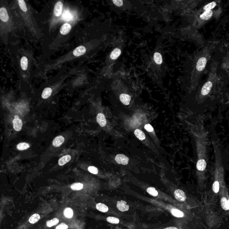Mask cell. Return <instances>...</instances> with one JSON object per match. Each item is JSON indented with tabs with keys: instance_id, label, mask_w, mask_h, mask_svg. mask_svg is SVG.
Segmentation results:
<instances>
[{
	"instance_id": "4",
	"label": "cell",
	"mask_w": 229,
	"mask_h": 229,
	"mask_svg": "<svg viewBox=\"0 0 229 229\" xmlns=\"http://www.w3.org/2000/svg\"><path fill=\"white\" fill-rule=\"evenodd\" d=\"M222 12L221 8L205 12L195 17V23L198 28H200L205 24L208 21L213 18H218Z\"/></svg>"
},
{
	"instance_id": "18",
	"label": "cell",
	"mask_w": 229,
	"mask_h": 229,
	"mask_svg": "<svg viewBox=\"0 0 229 229\" xmlns=\"http://www.w3.org/2000/svg\"><path fill=\"white\" fill-rule=\"evenodd\" d=\"M71 156H70L69 155H66L59 159V161H58V164L60 166H63L64 164H66L69 162L71 160Z\"/></svg>"
},
{
	"instance_id": "35",
	"label": "cell",
	"mask_w": 229,
	"mask_h": 229,
	"mask_svg": "<svg viewBox=\"0 0 229 229\" xmlns=\"http://www.w3.org/2000/svg\"><path fill=\"white\" fill-rule=\"evenodd\" d=\"M88 170L92 174L95 175L98 174V169L96 167H94V166H90L88 167Z\"/></svg>"
},
{
	"instance_id": "5",
	"label": "cell",
	"mask_w": 229,
	"mask_h": 229,
	"mask_svg": "<svg viewBox=\"0 0 229 229\" xmlns=\"http://www.w3.org/2000/svg\"><path fill=\"white\" fill-rule=\"evenodd\" d=\"M220 2V1H213L205 5L204 6L201 7V8L199 9L195 12V17L199 15L200 14H202V13H203L205 12L213 10L218 5Z\"/></svg>"
},
{
	"instance_id": "26",
	"label": "cell",
	"mask_w": 229,
	"mask_h": 229,
	"mask_svg": "<svg viewBox=\"0 0 229 229\" xmlns=\"http://www.w3.org/2000/svg\"><path fill=\"white\" fill-rule=\"evenodd\" d=\"M21 66L23 71L27 70L28 67V60L26 56H23L21 60Z\"/></svg>"
},
{
	"instance_id": "38",
	"label": "cell",
	"mask_w": 229,
	"mask_h": 229,
	"mask_svg": "<svg viewBox=\"0 0 229 229\" xmlns=\"http://www.w3.org/2000/svg\"><path fill=\"white\" fill-rule=\"evenodd\" d=\"M114 4L117 6H121L123 5V1L122 0H113Z\"/></svg>"
},
{
	"instance_id": "2",
	"label": "cell",
	"mask_w": 229,
	"mask_h": 229,
	"mask_svg": "<svg viewBox=\"0 0 229 229\" xmlns=\"http://www.w3.org/2000/svg\"><path fill=\"white\" fill-rule=\"evenodd\" d=\"M214 45L208 44L199 52L195 56L192 76V87L195 88L198 83L200 77L204 71L211 57Z\"/></svg>"
},
{
	"instance_id": "10",
	"label": "cell",
	"mask_w": 229,
	"mask_h": 229,
	"mask_svg": "<svg viewBox=\"0 0 229 229\" xmlns=\"http://www.w3.org/2000/svg\"><path fill=\"white\" fill-rule=\"evenodd\" d=\"M63 5L61 1H58L55 5L54 7V13L56 17H59L62 13Z\"/></svg>"
},
{
	"instance_id": "36",
	"label": "cell",
	"mask_w": 229,
	"mask_h": 229,
	"mask_svg": "<svg viewBox=\"0 0 229 229\" xmlns=\"http://www.w3.org/2000/svg\"><path fill=\"white\" fill-rule=\"evenodd\" d=\"M145 128L147 131L149 132H152L154 131V128L150 124H146L145 125Z\"/></svg>"
},
{
	"instance_id": "30",
	"label": "cell",
	"mask_w": 229,
	"mask_h": 229,
	"mask_svg": "<svg viewBox=\"0 0 229 229\" xmlns=\"http://www.w3.org/2000/svg\"><path fill=\"white\" fill-rule=\"evenodd\" d=\"M64 216L66 218H71L73 216V210L71 208H67L65 209L64 212Z\"/></svg>"
},
{
	"instance_id": "1",
	"label": "cell",
	"mask_w": 229,
	"mask_h": 229,
	"mask_svg": "<svg viewBox=\"0 0 229 229\" xmlns=\"http://www.w3.org/2000/svg\"><path fill=\"white\" fill-rule=\"evenodd\" d=\"M195 127L194 135L197 154L196 168L199 183L201 184L205 179L208 163V138L203 122L199 119Z\"/></svg>"
},
{
	"instance_id": "23",
	"label": "cell",
	"mask_w": 229,
	"mask_h": 229,
	"mask_svg": "<svg viewBox=\"0 0 229 229\" xmlns=\"http://www.w3.org/2000/svg\"><path fill=\"white\" fill-rule=\"evenodd\" d=\"M96 209L103 213H106L108 211V207L103 203H98L96 206Z\"/></svg>"
},
{
	"instance_id": "33",
	"label": "cell",
	"mask_w": 229,
	"mask_h": 229,
	"mask_svg": "<svg viewBox=\"0 0 229 229\" xmlns=\"http://www.w3.org/2000/svg\"><path fill=\"white\" fill-rule=\"evenodd\" d=\"M107 220L109 223L112 224H117L120 222L119 219L118 218L113 217H108L107 218Z\"/></svg>"
},
{
	"instance_id": "14",
	"label": "cell",
	"mask_w": 229,
	"mask_h": 229,
	"mask_svg": "<svg viewBox=\"0 0 229 229\" xmlns=\"http://www.w3.org/2000/svg\"><path fill=\"white\" fill-rule=\"evenodd\" d=\"M97 122L98 123L100 126L104 127L107 124V120L103 114L102 113H99L98 114L96 118Z\"/></svg>"
},
{
	"instance_id": "27",
	"label": "cell",
	"mask_w": 229,
	"mask_h": 229,
	"mask_svg": "<svg viewBox=\"0 0 229 229\" xmlns=\"http://www.w3.org/2000/svg\"><path fill=\"white\" fill-rule=\"evenodd\" d=\"M154 60L156 63L158 64H160L163 62V59H162V55L160 53L158 52H156L154 54Z\"/></svg>"
},
{
	"instance_id": "34",
	"label": "cell",
	"mask_w": 229,
	"mask_h": 229,
	"mask_svg": "<svg viewBox=\"0 0 229 229\" xmlns=\"http://www.w3.org/2000/svg\"><path fill=\"white\" fill-rule=\"evenodd\" d=\"M18 2L21 9L24 12H27L28 9H27V5L26 4L24 1L19 0V1H18Z\"/></svg>"
},
{
	"instance_id": "28",
	"label": "cell",
	"mask_w": 229,
	"mask_h": 229,
	"mask_svg": "<svg viewBox=\"0 0 229 229\" xmlns=\"http://www.w3.org/2000/svg\"><path fill=\"white\" fill-rule=\"evenodd\" d=\"M83 187V184L80 183H76L71 185V188L73 190L78 191L82 189Z\"/></svg>"
},
{
	"instance_id": "12",
	"label": "cell",
	"mask_w": 229,
	"mask_h": 229,
	"mask_svg": "<svg viewBox=\"0 0 229 229\" xmlns=\"http://www.w3.org/2000/svg\"><path fill=\"white\" fill-rule=\"evenodd\" d=\"M86 52V49L85 47L83 46H80L74 50L73 54L74 56L77 57L83 55Z\"/></svg>"
},
{
	"instance_id": "3",
	"label": "cell",
	"mask_w": 229,
	"mask_h": 229,
	"mask_svg": "<svg viewBox=\"0 0 229 229\" xmlns=\"http://www.w3.org/2000/svg\"><path fill=\"white\" fill-rule=\"evenodd\" d=\"M218 64L214 62L211 64L208 77L206 82L199 91L198 98L199 102L204 101L211 95L214 89H215L218 83L219 77L217 73Z\"/></svg>"
},
{
	"instance_id": "8",
	"label": "cell",
	"mask_w": 229,
	"mask_h": 229,
	"mask_svg": "<svg viewBox=\"0 0 229 229\" xmlns=\"http://www.w3.org/2000/svg\"><path fill=\"white\" fill-rule=\"evenodd\" d=\"M175 197L179 201H184L186 199V195L183 191L177 189L175 191Z\"/></svg>"
},
{
	"instance_id": "22",
	"label": "cell",
	"mask_w": 229,
	"mask_h": 229,
	"mask_svg": "<svg viewBox=\"0 0 229 229\" xmlns=\"http://www.w3.org/2000/svg\"><path fill=\"white\" fill-rule=\"evenodd\" d=\"M52 93V89L48 87L44 89L42 94V97L44 99H47L49 98Z\"/></svg>"
},
{
	"instance_id": "16",
	"label": "cell",
	"mask_w": 229,
	"mask_h": 229,
	"mask_svg": "<svg viewBox=\"0 0 229 229\" xmlns=\"http://www.w3.org/2000/svg\"><path fill=\"white\" fill-rule=\"evenodd\" d=\"M222 68L229 75V52L224 58L223 63L222 64Z\"/></svg>"
},
{
	"instance_id": "9",
	"label": "cell",
	"mask_w": 229,
	"mask_h": 229,
	"mask_svg": "<svg viewBox=\"0 0 229 229\" xmlns=\"http://www.w3.org/2000/svg\"><path fill=\"white\" fill-rule=\"evenodd\" d=\"M116 206H117L118 210L121 212H125V211H128L129 208V206L127 205L126 202L123 201V200L118 201Z\"/></svg>"
},
{
	"instance_id": "11",
	"label": "cell",
	"mask_w": 229,
	"mask_h": 229,
	"mask_svg": "<svg viewBox=\"0 0 229 229\" xmlns=\"http://www.w3.org/2000/svg\"><path fill=\"white\" fill-rule=\"evenodd\" d=\"M0 18L3 22H6L9 19L7 10L4 7H2L0 9Z\"/></svg>"
},
{
	"instance_id": "29",
	"label": "cell",
	"mask_w": 229,
	"mask_h": 229,
	"mask_svg": "<svg viewBox=\"0 0 229 229\" xmlns=\"http://www.w3.org/2000/svg\"><path fill=\"white\" fill-rule=\"evenodd\" d=\"M30 147V145L29 144L26 142H21L18 144L17 146V148L19 150H27Z\"/></svg>"
},
{
	"instance_id": "25",
	"label": "cell",
	"mask_w": 229,
	"mask_h": 229,
	"mask_svg": "<svg viewBox=\"0 0 229 229\" xmlns=\"http://www.w3.org/2000/svg\"><path fill=\"white\" fill-rule=\"evenodd\" d=\"M40 214H35L30 218L29 221L30 223H31V224H35L40 220Z\"/></svg>"
},
{
	"instance_id": "20",
	"label": "cell",
	"mask_w": 229,
	"mask_h": 229,
	"mask_svg": "<svg viewBox=\"0 0 229 229\" xmlns=\"http://www.w3.org/2000/svg\"><path fill=\"white\" fill-rule=\"evenodd\" d=\"M121 51L119 48H116L113 50L110 55V57L112 60H116L121 54Z\"/></svg>"
},
{
	"instance_id": "15",
	"label": "cell",
	"mask_w": 229,
	"mask_h": 229,
	"mask_svg": "<svg viewBox=\"0 0 229 229\" xmlns=\"http://www.w3.org/2000/svg\"><path fill=\"white\" fill-rule=\"evenodd\" d=\"M120 99L123 104L125 105H128L130 103L131 98L130 96L127 94H122L120 95Z\"/></svg>"
},
{
	"instance_id": "24",
	"label": "cell",
	"mask_w": 229,
	"mask_h": 229,
	"mask_svg": "<svg viewBox=\"0 0 229 229\" xmlns=\"http://www.w3.org/2000/svg\"><path fill=\"white\" fill-rule=\"evenodd\" d=\"M171 213L173 216L177 218H183L184 216L183 212L177 209H172L171 210Z\"/></svg>"
},
{
	"instance_id": "37",
	"label": "cell",
	"mask_w": 229,
	"mask_h": 229,
	"mask_svg": "<svg viewBox=\"0 0 229 229\" xmlns=\"http://www.w3.org/2000/svg\"><path fill=\"white\" fill-rule=\"evenodd\" d=\"M68 228V226L64 223H61L56 227V229H67Z\"/></svg>"
},
{
	"instance_id": "7",
	"label": "cell",
	"mask_w": 229,
	"mask_h": 229,
	"mask_svg": "<svg viewBox=\"0 0 229 229\" xmlns=\"http://www.w3.org/2000/svg\"><path fill=\"white\" fill-rule=\"evenodd\" d=\"M115 160L118 164L126 165L128 163L129 158L124 155L119 154L116 156Z\"/></svg>"
},
{
	"instance_id": "19",
	"label": "cell",
	"mask_w": 229,
	"mask_h": 229,
	"mask_svg": "<svg viewBox=\"0 0 229 229\" xmlns=\"http://www.w3.org/2000/svg\"><path fill=\"white\" fill-rule=\"evenodd\" d=\"M134 134L136 138L141 141H143L146 138V135H145V134L140 129H136L134 131Z\"/></svg>"
},
{
	"instance_id": "6",
	"label": "cell",
	"mask_w": 229,
	"mask_h": 229,
	"mask_svg": "<svg viewBox=\"0 0 229 229\" xmlns=\"http://www.w3.org/2000/svg\"><path fill=\"white\" fill-rule=\"evenodd\" d=\"M13 128L16 131H20L23 126V122L20 119L18 116H14V119L13 120Z\"/></svg>"
},
{
	"instance_id": "17",
	"label": "cell",
	"mask_w": 229,
	"mask_h": 229,
	"mask_svg": "<svg viewBox=\"0 0 229 229\" xmlns=\"http://www.w3.org/2000/svg\"><path fill=\"white\" fill-rule=\"evenodd\" d=\"M71 29V26L68 24H65L60 28V32L62 35H66L68 34Z\"/></svg>"
},
{
	"instance_id": "32",
	"label": "cell",
	"mask_w": 229,
	"mask_h": 229,
	"mask_svg": "<svg viewBox=\"0 0 229 229\" xmlns=\"http://www.w3.org/2000/svg\"><path fill=\"white\" fill-rule=\"evenodd\" d=\"M147 193L152 195L153 197H157L158 195V192L154 187H150L147 188Z\"/></svg>"
},
{
	"instance_id": "39",
	"label": "cell",
	"mask_w": 229,
	"mask_h": 229,
	"mask_svg": "<svg viewBox=\"0 0 229 229\" xmlns=\"http://www.w3.org/2000/svg\"><path fill=\"white\" fill-rule=\"evenodd\" d=\"M164 229H178L175 227H168Z\"/></svg>"
},
{
	"instance_id": "31",
	"label": "cell",
	"mask_w": 229,
	"mask_h": 229,
	"mask_svg": "<svg viewBox=\"0 0 229 229\" xmlns=\"http://www.w3.org/2000/svg\"><path fill=\"white\" fill-rule=\"evenodd\" d=\"M58 222H59L58 219H57L56 218H54L52 220H48V221H47L46 224H47L48 227H51L53 226L56 225V224H58Z\"/></svg>"
},
{
	"instance_id": "21",
	"label": "cell",
	"mask_w": 229,
	"mask_h": 229,
	"mask_svg": "<svg viewBox=\"0 0 229 229\" xmlns=\"http://www.w3.org/2000/svg\"><path fill=\"white\" fill-rule=\"evenodd\" d=\"M221 205L222 209L225 210H229V202L226 197H223L222 198L221 200Z\"/></svg>"
},
{
	"instance_id": "13",
	"label": "cell",
	"mask_w": 229,
	"mask_h": 229,
	"mask_svg": "<svg viewBox=\"0 0 229 229\" xmlns=\"http://www.w3.org/2000/svg\"><path fill=\"white\" fill-rule=\"evenodd\" d=\"M64 141V138L63 136H58L53 140L52 145L56 147H58L62 145Z\"/></svg>"
},
{
	"instance_id": "40",
	"label": "cell",
	"mask_w": 229,
	"mask_h": 229,
	"mask_svg": "<svg viewBox=\"0 0 229 229\" xmlns=\"http://www.w3.org/2000/svg\"><path fill=\"white\" fill-rule=\"evenodd\" d=\"M228 202H229V199H228Z\"/></svg>"
}]
</instances>
